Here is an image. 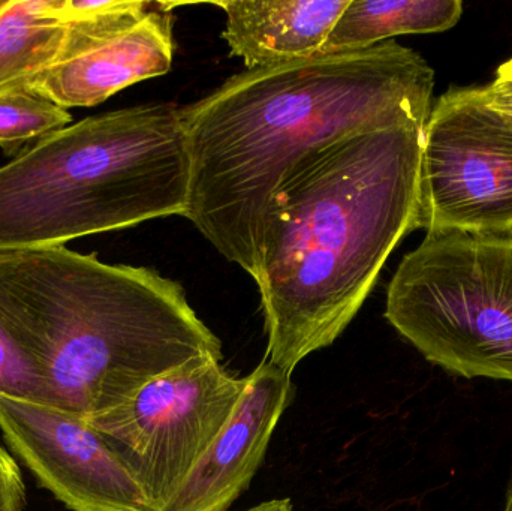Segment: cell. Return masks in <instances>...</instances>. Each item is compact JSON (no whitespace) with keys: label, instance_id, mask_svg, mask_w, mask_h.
<instances>
[{"label":"cell","instance_id":"6da1fadb","mask_svg":"<svg viewBox=\"0 0 512 511\" xmlns=\"http://www.w3.org/2000/svg\"><path fill=\"white\" fill-rule=\"evenodd\" d=\"M435 72L387 41L246 69L183 107L191 159L188 218L255 279L265 212L309 153L360 131L426 126Z\"/></svg>","mask_w":512,"mask_h":511},{"label":"cell","instance_id":"7a4b0ae2","mask_svg":"<svg viewBox=\"0 0 512 511\" xmlns=\"http://www.w3.org/2000/svg\"><path fill=\"white\" fill-rule=\"evenodd\" d=\"M424 128L346 135L301 159L274 192L255 276L270 365L292 375L333 345L418 230Z\"/></svg>","mask_w":512,"mask_h":511},{"label":"cell","instance_id":"3957f363","mask_svg":"<svg viewBox=\"0 0 512 511\" xmlns=\"http://www.w3.org/2000/svg\"><path fill=\"white\" fill-rule=\"evenodd\" d=\"M0 321L60 410L83 419L195 357H224L182 284L66 246L0 252Z\"/></svg>","mask_w":512,"mask_h":511},{"label":"cell","instance_id":"277c9868","mask_svg":"<svg viewBox=\"0 0 512 511\" xmlns=\"http://www.w3.org/2000/svg\"><path fill=\"white\" fill-rule=\"evenodd\" d=\"M191 159L183 107L86 117L0 167V252L186 216Z\"/></svg>","mask_w":512,"mask_h":511},{"label":"cell","instance_id":"5b68a950","mask_svg":"<svg viewBox=\"0 0 512 511\" xmlns=\"http://www.w3.org/2000/svg\"><path fill=\"white\" fill-rule=\"evenodd\" d=\"M385 318L450 375L512 383V231H436L391 279Z\"/></svg>","mask_w":512,"mask_h":511},{"label":"cell","instance_id":"8992f818","mask_svg":"<svg viewBox=\"0 0 512 511\" xmlns=\"http://www.w3.org/2000/svg\"><path fill=\"white\" fill-rule=\"evenodd\" d=\"M248 377L200 356L144 384L122 404L87 417L158 511L173 497L239 407Z\"/></svg>","mask_w":512,"mask_h":511},{"label":"cell","instance_id":"52a82bcc","mask_svg":"<svg viewBox=\"0 0 512 511\" xmlns=\"http://www.w3.org/2000/svg\"><path fill=\"white\" fill-rule=\"evenodd\" d=\"M418 228L426 233H511L512 123L483 87L450 89L423 135Z\"/></svg>","mask_w":512,"mask_h":511},{"label":"cell","instance_id":"ba28073f","mask_svg":"<svg viewBox=\"0 0 512 511\" xmlns=\"http://www.w3.org/2000/svg\"><path fill=\"white\" fill-rule=\"evenodd\" d=\"M0 432L39 485L72 511H152L138 480L83 417L0 395Z\"/></svg>","mask_w":512,"mask_h":511},{"label":"cell","instance_id":"9c48e42d","mask_svg":"<svg viewBox=\"0 0 512 511\" xmlns=\"http://www.w3.org/2000/svg\"><path fill=\"white\" fill-rule=\"evenodd\" d=\"M295 390L267 360L248 375L236 413L185 482L158 511H228L248 491Z\"/></svg>","mask_w":512,"mask_h":511},{"label":"cell","instance_id":"30bf717a","mask_svg":"<svg viewBox=\"0 0 512 511\" xmlns=\"http://www.w3.org/2000/svg\"><path fill=\"white\" fill-rule=\"evenodd\" d=\"M173 56V15L165 3L132 29L54 66L30 90L66 110L95 107L132 84L167 74Z\"/></svg>","mask_w":512,"mask_h":511},{"label":"cell","instance_id":"8fae6325","mask_svg":"<svg viewBox=\"0 0 512 511\" xmlns=\"http://www.w3.org/2000/svg\"><path fill=\"white\" fill-rule=\"evenodd\" d=\"M351 0H230L224 39L246 69L307 59L321 53Z\"/></svg>","mask_w":512,"mask_h":511},{"label":"cell","instance_id":"7c38bea8","mask_svg":"<svg viewBox=\"0 0 512 511\" xmlns=\"http://www.w3.org/2000/svg\"><path fill=\"white\" fill-rule=\"evenodd\" d=\"M77 54L63 0H6L0 8V95L30 90L45 72Z\"/></svg>","mask_w":512,"mask_h":511},{"label":"cell","instance_id":"4fadbf2b","mask_svg":"<svg viewBox=\"0 0 512 511\" xmlns=\"http://www.w3.org/2000/svg\"><path fill=\"white\" fill-rule=\"evenodd\" d=\"M460 0H351L321 53L364 50L394 36L451 29L462 17Z\"/></svg>","mask_w":512,"mask_h":511},{"label":"cell","instance_id":"5bb4252c","mask_svg":"<svg viewBox=\"0 0 512 511\" xmlns=\"http://www.w3.org/2000/svg\"><path fill=\"white\" fill-rule=\"evenodd\" d=\"M71 123L72 114L66 108L32 90L0 95V149L6 155L15 158Z\"/></svg>","mask_w":512,"mask_h":511},{"label":"cell","instance_id":"9a60e30c","mask_svg":"<svg viewBox=\"0 0 512 511\" xmlns=\"http://www.w3.org/2000/svg\"><path fill=\"white\" fill-rule=\"evenodd\" d=\"M0 395L59 408L53 390L0 321Z\"/></svg>","mask_w":512,"mask_h":511},{"label":"cell","instance_id":"2e32d148","mask_svg":"<svg viewBox=\"0 0 512 511\" xmlns=\"http://www.w3.org/2000/svg\"><path fill=\"white\" fill-rule=\"evenodd\" d=\"M26 485L14 456L0 444V511H23Z\"/></svg>","mask_w":512,"mask_h":511},{"label":"cell","instance_id":"e0dca14e","mask_svg":"<svg viewBox=\"0 0 512 511\" xmlns=\"http://www.w3.org/2000/svg\"><path fill=\"white\" fill-rule=\"evenodd\" d=\"M487 104L512 123V59L499 66L495 80L483 87Z\"/></svg>","mask_w":512,"mask_h":511},{"label":"cell","instance_id":"ac0fdd59","mask_svg":"<svg viewBox=\"0 0 512 511\" xmlns=\"http://www.w3.org/2000/svg\"><path fill=\"white\" fill-rule=\"evenodd\" d=\"M245 511H294V504L288 498H276V500L264 501V503Z\"/></svg>","mask_w":512,"mask_h":511},{"label":"cell","instance_id":"d6986e66","mask_svg":"<svg viewBox=\"0 0 512 511\" xmlns=\"http://www.w3.org/2000/svg\"><path fill=\"white\" fill-rule=\"evenodd\" d=\"M504 511H512V479L510 483V488H508L507 503H505Z\"/></svg>","mask_w":512,"mask_h":511},{"label":"cell","instance_id":"ffe728a7","mask_svg":"<svg viewBox=\"0 0 512 511\" xmlns=\"http://www.w3.org/2000/svg\"><path fill=\"white\" fill-rule=\"evenodd\" d=\"M6 0H0V8H2L3 5H5Z\"/></svg>","mask_w":512,"mask_h":511}]
</instances>
